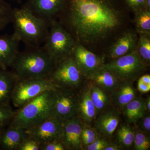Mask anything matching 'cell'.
Returning <instances> with one entry per match:
<instances>
[{
  "label": "cell",
  "mask_w": 150,
  "mask_h": 150,
  "mask_svg": "<svg viewBox=\"0 0 150 150\" xmlns=\"http://www.w3.org/2000/svg\"><path fill=\"white\" fill-rule=\"evenodd\" d=\"M84 79L72 55L56 63L48 78L57 87L76 91L83 85Z\"/></svg>",
  "instance_id": "7"
},
{
  "label": "cell",
  "mask_w": 150,
  "mask_h": 150,
  "mask_svg": "<svg viewBox=\"0 0 150 150\" xmlns=\"http://www.w3.org/2000/svg\"><path fill=\"white\" fill-rule=\"evenodd\" d=\"M117 144L124 149H129L134 144L135 128L131 124L120 123L114 134Z\"/></svg>",
  "instance_id": "24"
},
{
  "label": "cell",
  "mask_w": 150,
  "mask_h": 150,
  "mask_svg": "<svg viewBox=\"0 0 150 150\" xmlns=\"http://www.w3.org/2000/svg\"><path fill=\"white\" fill-rule=\"evenodd\" d=\"M11 23L14 33L26 47L40 46L48 36L49 23L23 5L21 8H13Z\"/></svg>",
  "instance_id": "3"
},
{
  "label": "cell",
  "mask_w": 150,
  "mask_h": 150,
  "mask_svg": "<svg viewBox=\"0 0 150 150\" xmlns=\"http://www.w3.org/2000/svg\"><path fill=\"white\" fill-rule=\"evenodd\" d=\"M18 150H40V144L28 136L22 142Z\"/></svg>",
  "instance_id": "31"
},
{
  "label": "cell",
  "mask_w": 150,
  "mask_h": 150,
  "mask_svg": "<svg viewBox=\"0 0 150 150\" xmlns=\"http://www.w3.org/2000/svg\"><path fill=\"white\" fill-rule=\"evenodd\" d=\"M133 83L121 81L117 87L110 93L112 106L121 111L126 105L138 96Z\"/></svg>",
  "instance_id": "18"
},
{
  "label": "cell",
  "mask_w": 150,
  "mask_h": 150,
  "mask_svg": "<svg viewBox=\"0 0 150 150\" xmlns=\"http://www.w3.org/2000/svg\"><path fill=\"white\" fill-rule=\"evenodd\" d=\"M79 69L86 79L89 80L94 73L102 68V59L89 51L83 44L76 41L72 52Z\"/></svg>",
  "instance_id": "11"
},
{
  "label": "cell",
  "mask_w": 150,
  "mask_h": 150,
  "mask_svg": "<svg viewBox=\"0 0 150 150\" xmlns=\"http://www.w3.org/2000/svg\"><path fill=\"white\" fill-rule=\"evenodd\" d=\"M134 125L136 128L145 134L150 135V115L149 112H147L144 115L139 118Z\"/></svg>",
  "instance_id": "30"
},
{
  "label": "cell",
  "mask_w": 150,
  "mask_h": 150,
  "mask_svg": "<svg viewBox=\"0 0 150 150\" xmlns=\"http://www.w3.org/2000/svg\"><path fill=\"white\" fill-rule=\"evenodd\" d=\"M127 4L134 12L144 8L146 0H125Z\"/></svg>",
  "instance_id": "35"
},
{
  "label": "cell",
  "mask_w": 150,
  "mask_h": 150,
  "mask_svg": "<svg viewBox=\"0 0 150 150\" xmlns=\"http://www.w3.org/2000/svg\"><path fill=\"white\" fill-rule=\"evenodd\" d=\"M135 26L139 34L150 35V11L142 8L135 12Z\"/></svg>",
  "instance_id": "26"
},
{
  "label": "cell",
  "mask_w": 150,
  "mask_h": 150,
  "mask_svg": "<svg viewBox=\"0 0 150 150\" xmlns=\"http://www.w3.org/2000/svg\"><path fill=\"white\" fill-rule=\"evenodd\" d=\"M144 8L147 10L150 11V0H146Z\"/></svg>",
  "instance_id": "41"
},
{
  "label": "cell",
  "mask_w": 150,
  "mask_h": 150,
  "mask_svg": "<svg viewBox=\"0 0 150 150\" xmlns=\"http://www.w3.org/2000/svg\"><path fill=\"white\" fill-rule=\"evenodd\" d=\"M138 38L137 34L134 31L124 32L110 48L109 53L110 59L114 60L134 51Z\"/></svg>",
  "instance_id": "19"
},
{
  "label": "cell",
  "mask_w": 150,
  "mask_h": 150,
  "mask_svg": "<svg viewBox=\"0 0 150 150\" xmlns=\"http://www.w3.org/2000/svg\"><path fill=\"white\" fill-rule=\"evenodd\" d=\"M89 84L91 97L96 109L97 115L112 105L111 93L90 81Z\"/></svg>",
  "instance_id": "23"
},
{
  "label": "cell",
  "mask_w": 150,
  "mask_h": 150,
  "mask_svg": "<svg viewBox=\"0 0 150 150\" xmlns=\"http://www.w3.org/2000/svg\"><path fill=\"white\" fill-rule=\"evenodd\" d=\"M88 81L110 93L117 87L121 82L114 74L102 68L94 73Z\"/></svg>",
  "instance_id": "22"
},
{
  "label": "cell",
  "mask_w": 150,
  "mask_h": 150,
  "mask_svg": "<svg viewBox=\"0 0 150 150\" xmlns=\"http://www.w3.org/2000/svg\"><path fill=\"white\" fill-rule=\"evenodd\" d=\"M17 80L11 71L0 68V105H11L12 93Z\"/></svg>",
  "instance_id": "20"
},
{
  "label": "cell",
  "mask_w": 150,
  "mask_h": 150,
  "mask_svg": "<svg viewBox=\"0 0 150 150\" xmlns=\"http://www.w3.org/2000/svg\"><path fill=\"white\" fill-rule=\"evenodd\" d=\"M56 88L48 79L17 80L13 90L11 102L19 108L44 92Z\"/></svg>",
  "instance_id": "8"
},
{
  "label": "cell",
  "mask_w": 150,
  "mask_h": 150,
  "mask_svg": "<svg viewBox=\"0 0 150 150\" xmlns=\"http://www.w3.org/2000/svg\"><path fill=\"white\" fill-rule=\"evenodd\" d=\"M28 137L25 129L9 125L0 131V149L18 150L22 142Z\"/></svg>",
  "instance_id": "17"
},
{
  "label": "cell",
  "mask_w": 150,
  "mask_h": 150,
  "mask_svg": "<svg viewBox=\"0 0 150 150\" xmlns=\"http://www.w3.org/2000/svg\"><path fill=\"white\" fill-rule=\"evenodd\" d=\"M13 1H16L18 2H20L21 1V0H13Z\"/></svg>",
  "instance_id": "42"
},
{
  "label": "cell",
  "mask_w": 150,
  "mask_h": 150,
  "mask_svg": "<svg viewBox=\"0 0 150 150\" xmlns=\"http://www.w3.org/2000/svg\"><path fill=\"white\" fill-rule=\"evenodd\" d=\"M77 91L57 87L54 90L53 116L62 121L77 116Z\"/></svg>",
  "instance_id": "9"
},
{
  "label": "cell",
  "mask_w": 150,
  "mask_h": 150,
  "mask_svg": "<svg viewBox=\"0 0 150 150\" xmlns=\"http://www.w3.org/2000/svg\"><path fill=\"white\" fill-rule=\"evenodd\" d=\"M13 10V8L5 0H0V31L11 23Z\"/></svg>",
  "instance_id": "27"
},
{
  "label": "cell",
  "mask_w": 150,
  "mask_h": 150,
  "mask_svg": "<svg viewBox=\"0 0 150 150\" xmlns=\"http://www.w3.org/2000/svg\"><path fill=\"white\" fill-rule=\"evenodd\" d=\"M56 64L43 47H26L19 51L10 68L18 80L48 79Z\"/></svg>",
  "instance_id": "2"
},
{
  "label": "cell",
  "mask_w": 150,
  "mask_h": 150,
  "mask_svg": "<svg viewBox=\"0 0 150 150\" xmlns=\"http://www.w3.org/2000/svg\"><path fill=\"white\" fill-rule=\"evenodd\" d=\"M145 105L148 112H150V97L148 96L146 99H145Z\"/></svg>",
  "instance_id": "40"
},
{
  "label": "cell",
  "mask_w": 150,
  "mask_h": 150,
  "mask_svg": "<svg viewBox=\"0 0 150 150\" xmlns=\"http://www.w3.org/2000/svg\"><path fill=\"white\" fill-rule=\"evenodd\" d=\"M135 128V134L134 142V149L149 150L150 149L149 135L145 134Z\"/></svg>",
  "instance_id": "28"
},
{
  "label": "cell",
  "mask_w": 150,
  "mask_h": 150,
  "mask_svg": "<svg viewBox=\"0 0 150 150\" xmlns=\"http://www.w3.org/2000/svg\"><path fill=\"white\" fill-rule=\"evenodd\" d=\"M99 137L95 129L91 125L82 122L81 138L84 137Z\"/></svg>",
  "instance_id": "34"
},
{
  "label": "cell",
  "mask_w": 150,
  "mask_h": 150,
  "mask_svg": "<svg viewBox=\"0 0 150 150\" xmlns=\"http://www.w3.org/2000/svg\"><path fill=\"white\" fill-rule=\"evenodd\" d=\"M40 150H67L60 140L51 141L40 145Z\"/></svg>",
  "instance_id": "33"
},
{
  "label": "cell",
  "mask_w": 150,
  "mask_h": 150,
  "mask_svg": "<svg viewBox=\"0 0 150 150\" xmlns=\"http://www.w3.org/2000/svg\"><path fill=\"white\" fill-rule=\"evenodd\" d=\"M15 112L11 105H0V131L10 124Z\"/></svg>",
  "instance_id": "29"
},
{
  "label": "cell",
  "mask_w": 150,
  "mask_h": 150,
  "mask_svg": "<svg viewBox=\"0 0 150 150\" xmlns=\"http://www.w3.org/2000/svg\"><path fill=\"white\" fill-rule=\"evenodd\" d=\"M121 115L119 109L111 105L97 115L93 127L99 137L111 139L121 123Z\"/></svg>",
  "instance_id": "13"
},
{
  "label": "cell",
  "mask_w": 150,
  "mask_h": 150,
  "mask_svg": "<svg viewBox=\"0 0 150 150\" xmlns=\"http://www.w3.org/2000/svg\"><path fill=\"white\" fill-rule=\"evenodd\" d=\"M59 18L77 42L96 43L118 29L121 12L111 0H67Z\"/></svg>",
  "instance_id": "1"
},
{
  "label": "cell",
  "mask_w": 150,
  "mask_h": 150,
  "mask_svg": "<svg viewBox=\"0 0 150 150\" xmlns=\"http://www.w3.org/2000/svg\"><path fill=\"white\" fill-rule=\"evenodd\" d=\"M99 137H84V138H81L82 146L83 149L84 150L87 146L93 143Z\"/></svg>",
  "instance_id": "36"
},
{
  "label": "cell",
  "mask_w": 150,
  "mask_h": 150,
  "mask_svg": "<svg viewBox=\"0 0 150 150\" xmlns=\"http://www.w3.org/2000/svg\"><path fill=\"white\" fill-rule=\"evenodd\" d=\"M82 122L77 116L63 121V129L60 141L67 150H83L81 142Z\"/></svg>",
  "instance_id": "14"
},
{
  "label": "cell",
  "mask_w": 150,
  "mask_h": 150,
  "mask_svg": "<svg viewBox=\"0 0 150 150\" xmlns=\"http://www.w3.org/2000/svg\"><path fill=\"white\" fill-rule=\"evenodd\" d=\"M147 67L135 49L129 54L104 63L102 68L111 72L121 81L134 83L145 74Z\"/></svg>",
  "instance_id": "6"
},
{
  "label": "cell",
  "mask_w": 150,
  "mask_h": 150,
  "mask_svg": "<svg viewBox=\"0 0 150 150\" xmlns=\"http://www.w3.org/2000/svg\"><path fill=\"white\" fill-rule=\"evenodd\" d=\"M54 90L44 92L18 108L9 125L25 130L53 116Z\"/></svg>",
  "instance_id": "4"
},
{
  "label": "cell",
  "mask_w": 150,
  "mask_h": 150,
  "mask_svg": "<svg viewBox=\"0 0 150 150\" xmlns=\"http://www.w3.org/2000/svg\"><path fill=\"white\" fill-rule=\"evenodd\" d=\"M147 112L145 99L138 96L126 105L121 111L125 123L131 125L135 124Z\"/></svg>",
  "instance_id": "21"
},
{
  "label": "cell",
  "mask_w": 150,
  "mask_h": 150,
  "mask_svg": "<svg viewBox=\"0 0 150 150\" xmlns=\"http://www.w3.org/2000/svg\"><path fill=\"white\" fill-rule=\"evenodd\" d=\"M76 43L74 37L59 21L49 23V30L43 48L57 63L72 54Z\"/></svg>",
  "instance_id": "5"
},
{
  "label": "cell",
  "mask_w": 150,
  "mask_h": 150,
  "mask_svg": "<svg viewBox=\"0 0 150 150\" xmlns=\"http://www.w3.org/2000/svg\"><path fill=\"white\" fill-rule=\"evenodd\" d=\"M77 116L82 122L91 125L97 116L96 109L92 101L89 82L77 91Z\"/></svg>",
  "instance_id": "15"
},
{
  "label": "cell",
  "mask_w": 150,
  "mask_h": 150,
  "mask_svg": "<svg viewBox=\"0 0 150 150\" xmlns=\"http://www.w3.org/2000/svg\"><path fill=\"white\" fill-rule=\"evenodd\" d=\"M136 50L141 61L146 67L150 64V35L140 33Z\"/></svg>",
  "instance_id": "25"
},
{
  "label": "cell",
  "mask_w": 150,
  "mask_h": 150,
  "mask_svg": "<svg viewBox=\"0 0 150 150\" xmlns=\"http://www.w3.org/2000/svg\"><path fill=\"white\" fill-rule=\"evenodd\" d=\"M21 42L15 33L0 35V68L8 69L19 52Z\"/></svg>",
  "instance_id": "16"
},
{
  "label": "cell",
  "mask_w": 150,
  "mask_h": 150,
  "mask_svg": "<svg viewBox=\"0 0 150 150\" xmlns=\"http://www.w3.org/2000/svg\"><path fill=\"white\" fill-rule=\"evenodd\" d=\"M63 129V121L52 116L32 128L25 129V131L28 137L36 140L40 145L60 140Z\"/></svg>",
  "instance_id": "10"
},
{
  "label": "cell",
  "mask_w": 150,
  "mask_h": 150,
  "mask_svg": "<svg viewBox=\"0 0 150 150\" xmlns=\"http://www.w3.org/2000/svg\"><path fill=\"white\" fill-rule=\"evenodd\" d=\"M109 139L99 137L91 144L87 146L85 149L87 150H104L110 144Z\"/></svg>",
  "instance_id": "32"
},
{
  "label": "cell",
  "mask_w": 150,
  "mask_h": 150,
  "mask_svg": "<svg viewBox=\"0 0 150 150\" xmlns=\"http://www.w3.org/2000/svg\"><path fill=\"white\" fill-rule=\"evenodd\" d=\"M123 150V148L118 144L114 143H110L107 147L104 150Z\"/></svg>",
  "instance_id": "38"
},
{
  "label": "cell",
  "mask_w": 150,
  "mask_h": 150,
  "mask_svg": "<svg viewBox=\"0 0 150 150\" xmlns=\"http://www.w3.org/2000/svg\"><path fill=\"white\" fill-rule=\"evenodd\" d=\"M138 80L144 83L150 85V75L149 74H144L141 76Z\"/></svg>",
  "instance_id": "39"
},
{
  "label": "cell",
  "mask_w": 150,
  "mask_h": 150,
  "mask_svg": "<svg viewBox=\"0 0 150 150\" xmlns=\"http://www.w3.org/2000/svg\"><path fill=\"white\" fill-rule=\"evenodd\" d=\"M137 89L142 93H146L150 91V85L144 83L138 80L137 83Z\"/></svg>",
  "instance_id": "37"
},
{
  "label": "cell",
  "mask_w": 150,
  "mask_h": 150,
  "mask_svg": "<svg viewBox=\"0 0 150 150\" xmlns=\"http://www.w3.org/2000/svg\"><path fill=\"white\" fill-rule=\"evenodd\" d=\"M66 3L67 0H28L23 6L49 24L59 18Z\"/></svg>",
  "instance_id": "12"
}]
</instances>
